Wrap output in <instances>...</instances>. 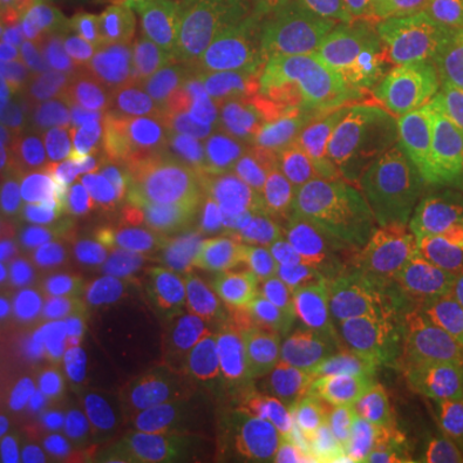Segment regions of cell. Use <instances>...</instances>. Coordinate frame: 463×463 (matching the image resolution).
I'll list each match as a JSON object with an SVG mask.
<instances>
[{"mask_svg": "<svg viewBox=\"0 0 463 463\" xmlns=\"http://www.w3.org/2000/svg\"><path fill=\"white\" fill-rule=\"evenodd\" d=\"M250 337L258 350L250 394L258 410L279 412L288 404L404 410L410 402L399 347L335 307Z\"/></svg>", "mask_w": 463, "mask_h": 463, "instance_id": "cell-1", "label": "cell"}, {"mask_svg": "<svg viewBox=\"0 0 463 463\" xmlns=\"http://www.w3.org/2000/svg\"><path fill=\"white\" fill-rule=\"evenodd\" d=\"M206 304L212 315L248 335L332 307L335 270L325 232H206Z\"/></svg>", "mask_w": 463, "mask_h": 463, "instance_id": "cell-2", "label": "cell"}, {"mask_svg": "<svg viewBox=\"0 0 463 463\" xmlns=\"http://www.w3.org/2000/svg\"><path fill=\"white\" fill-rule=\"evenodd\" d=\"M350 118L389 132L438 67L463 50V0H358Z\"/></svg>", "mask_w": 463, "mask_h": 463, "instance_id": "cell-3", "label": "cell"}, {"mask_svg": "<svg viewBox=\"0 0 463 463\" xmlns=\"http://www.w3.org/2000/svg\"><path fill=\"white\" fill-rule=\"evenodd\" d=\"M268 18L281 33L288 72L347 109L358 65V3L288 0Z\"/></svg>", "mask_w": 463, "mask_h": 463, "instance_id": "cell-4", "label": "cell"}, {"mask_svg": "<svg viewBox=\"0 0 463 463\" xmlns=\"http://www.w3.org/2000/svg\"><path fill=\"white\" fill-rule=\"evenodd\" d=\"M167 137L219 183L265 163V93L255 85L206 88Z\"/></svg>", "mask_w": 463, "mask_h": 463, "instance_id": "cell-5", "label": "cell"}, {"mask_svg": "<svg viewBox=\"0 0 463 463\" xmlns=\"http://www.w3.org/2000/svg\"><path fill=\"white\" fill-rule=\"evenodd\" d=\"M286 446L309 463H368L392 443L402 410L288 404L279 412Z\"/></svg>", "mask_w": 463, "mask_h": 463, "instance_id": "cell-6", "label": "cell"}, {"mask_svg": "<svg viewBox=\"0 0 463 463\" xmlns=\"http://www.w3.org/2000/svg\"><path fill=\"white\" fill-rule=\"evenodd\" d=\"M39 47L54 80L78 85L111 65H139V39L124 24L88 3H70L44 29Z\"/></svg>", "mask_w": 463, "mask_h": 463, "instance_id": "cell-7", "label": "cell"}, {"mask_svg": "<svg viewBox=\"0 0 463 463\" xmlns=\"http://www.w3.org/2000/svg\"><path fill=\"white\" fill-rule=\"evenodd\" d=\"M389 147L392 142L383 132L347 121L273 167L297 185L325 224L340 196Z\"/></svg>", "mask_w": 463, "mask_h": 463, "instance_id": "cell-8", "label": "cell"}, {"mask_svg": "<svg viewBox=\"0 0 463 463\" xmlns=\"http://www.w3.org/2000/svg\"><path fill=\"white\" fill-rule=\"evenodd\" d=\"M124 196L134 209H155L188 222H216L222 212V183L188 157L170 137L142 152Z\"/></svg>", "mask_w": 463, "mask_h": 463, "instance_id": "cell-9", "label": "cell"}, {"mask_svg": "<svg viewBox=\"0 0 463 463\" xmlns=\"http://www.w3.org/2000/svg\"><path fill=\"white\" fill-rule=\"evenodd\" d=\"M26 343L47 350L70 340H88L99 327L80 265L50 260L32 268L18 291Z\"/></svg>", "mask_w": 463, "mask_h": 463, "instance_id": "cell-10", "label": "cell"}, {"mask_svg": "<svg viewBox=\"0 0 463 463\" xmlns=\"http://www.w3.org/2000/svg\"><path fill=\"white\" fill-rule=\"evenodd\" d=\"M216 222L260 234L325 232L312 203L273 165H260L222 183V212Z\"/></svg>", "mask_w": 463, "mask_h": 463, "instance_id": "cell-11", "label": "cell"}, {"mask_svg": "<svg viewBox=\"0 0 463 463\" xmlns=\"http://www.w3.org/2000/svg\"><path fill=\"white\" fill-rule=\"evenodd\" d=\"M196 36L206 88H263L270 67V32L260 14L250 8H227L209 18Z\"/></svg>", "mask_w": 463, "mask_h": 463, "instance_id": "cell-12", "label": "cell"}, {"mask_svg": "<svg viewBox=\"0 0 463 463\" xmlns=\"http://www.w3.org/2000/svg\"><path fill=\"white\" fill-rule=\"evenodd\" d=\"M347 121L353 118L345 106L283 72L265 88V163L279 165Z\"/></svg>", "mask_w": 463, "mask_h": 463, "instance_id": "cell-13", "label": "cell"}, {"mask_svg": "<svg viewBox=\"0 0 463 463\" xmlns=\"http://www.w3.org/2000/svg\"><path fill=\"white\" fill-rule=\"evenodd\" d=\"M139 149L111 139H96L83 147H67L44 185H50L54 206L67 212L88 201L124 194L139 165Z\"/></svg>", "mask_w": 463, "mask_h": 463, "instance_id": "cell-14", "label": "cell"}, {"mask_svg": "<svg viewBox=\"0 0 463 463\" xmlns=\"http://www.w3.org/2000/svg\"><path fill=\"white\" fill-rule=\"evenodd\" d=\"M60 260L85 265L111 252H142L139 214L124 194L67 209L57 234Z\"/></svg>", "mask_w": 463, "mask_h": 463, "instance_id": "cell-15", "label": "cell"}, {"mask_svg": "<svg viewBox=\"0 0 463 463\" xmlns=\"http://www.w3.org/2000/svg\"><path fill=\"white\" fill-rule=\"evenodd\" d=\"M389 142H463V50L446 60L389 127Z\"/></svg>", "mask_w": 463, "mask_h": 463, "instance_id": "cell-16", "label": "cell"}, {"mask_svg": "<svg viewBox=\"0 0 463 463\" xmlns=\"http://www.w3.org/2000/svg\"><path fill=\"white\" fill-rule=\"evenodd\" d=\"M332 307L343 315L358 319L365 327L381 332L399 350L410 347V337H412L410 291H404V286L394 276L371 268L337 265Z\"/></svg>", "mask_w": 463, "mask_h": 463, "instance_id": "cell-17", "label": "cell"}, {"mask_svg": "<svg viewBox=\"0 0 463 463\" xmlns=\"http://www.w3.org/2000/svg\"><path fill=\"white\" fill-rule=\"evenodd\" d=\"M132 67L134 65L100 67L96 72H90L75 90L83 100L96 132L103 139L147 152L165 134L157 132L132 103L129 88H127V75Z\"/></svg>", "mask_w": 463, "mask_h": 463, "instance_id": "cell-18", "label": "cell"}, {"mask_svg": "<svg viewBox=\"0 0 463 463\" xmlns=\"http://www.w3.org/2000/svg\"><path fill=\"white\" fill-rule=\"evenodd\" d=\"M42 392L50 407H83L111 394V361L90 340L42 350Z\"/></svg>", "mask_w": 463, "mask_h": 463, "instance_id": "cell-19", "label": "cell"}, {"mask_svg": "<svg viewBox=\"0 0 463 463\" xmlns=\"http://www.w3.org/2000/svg\"><path fill=\"white\" fill-rule=\"evenodd\" d=\"M410 347L456 345L463 337V273L435 265L417 273L410 288Z\"/></svg>", "mask_w": 463, "mask_h": 463, "instance_id": "cell-20", "label": "cell"}, {"mask_svg": "<svg viewBox=\"0 0 463 463\" xmlns=\"http://www.w3.org/2000/svg\"><path fill=\"white\" fill-rule=\"evenodd\" d=\"M410 392L420 394L450 430H463V345L402 347Z\"/></svg>", "mask_w": 463, "mask_h": 463, "instance_id": "cell-21", "label": "cell"}, {"mask_svg": "<svg viewBox=\"0 0 463 463\" xmlns=\"http://www.w3.org/2000/svg\"><path fill=\"white\" fill-rule=\"evenodd\" d=\"M145 297L167 309L194 307L206 297V248L203 240L175 242L157 255H142Z\"/></svg>", "mask_w": 463, "mask_h": 463, "instance_id": "cell-22", "label": "cell"}, {"mask_svg": "<svg viewBox=\"0 0 463 463\" xmlns=\"http://www.w3.org/2000/svg\"><path fill=\"white\" fill-rule=\"evenodd\" d=\"M325 240L330 245L332 258L337 265L353 268H371L389 273L394 279H407L420 270L425 252L402 250L392 245L381 234L376 222L358 219V222H337L325 227Z\"/></svg>", "mask_w": 463, "mask_h": 463, "instance_id": "cell-23", "label": "cell"}, {"mask_svg": "<svg viewBox=\"0 0 463 463\" xmlns=\"http://www.w3.org/2000/svg\"><path fill=\"white\" fill-rule=\"evenodd\" d=\"M163 365L173 376L175 386L181 389L188 407H194L196 412L222 420L237 404H242L234 394V386H232L227 371L199 345L167 347V353L163 355Z\"/></svg>", "mask_w": 463, "mask_h": 463, "instance_id": "cell-24", "label": "cell"}, {"mask_svg": "<svg viewBox=\"0 0 463 463\" xmlns=\"http://www.w3.org/2000/svg\"><path fill=\"white\" fill-rule=\"evenodd\" d=\"M85 281L99 325L127 322L145 301L139 252H111L85 265Z\"/></svg>", "mask_w": 463, "mask_h": 463, "instance_id": "cell-25", "label": "cell"}, {"mask_svg": "<svg viewBox=\"0 0 463 463\" xmlns=\"http://www.w3.org/2000/svg\"><path fill=\"white\" fill-rule=\"evenodd\" d=\"M39 347L18 345L0 365V422L11 432H32L44 420V392L39 376Z\"/></svg>", "mask_w": 463, "mask_h": 463, "instance_id": "cell-26", "label": "cell"}, {"mask_svg": "<svg viewBox=\"0 0 463 463\" xmlns=\"http://www.w3.org/2000/svg\"><path fill=\"white\" fill-rule=\"evenodd\" d=\"M392 149L425 199H432L438 206L463 199V142L397 145Z\"/></svg>", "mask_w": 463, "mask_h": 463, "instance_id": "cell-27", "label": "cell"}, {"mask_svg": "<svg viewBox=\"0 0 463 463\" xmlns=\"http://www.w3.org/2000/svg\"><path fill=\"white\" fill-rule=\"evenodd\" d=\"M0 245L29 268L50 263L57 250L54 214L26 194L0 196Z\"/></svg>", "mask_w": 463, "mask_h": 463, "instance_id": "cell-28", "label": "cell"}, {"mask_svg": "<svg viewBox=\"0 0 463 463\" xmlns=\"http://www.w3.org/2000/svg\"><path fill=\"white\" fill-rule=\"evenodd\" d=\"M139 57L157 72L167 75L173 83L183 85L194 99L203 85V72L199 62V36L181 26H155L139 39Z\"/></svg>", "mask_w": 463, "mask_h": 463, "instance_id": "cell-29", "label": "cell"}, {"mask_svg": "<svg viewBox=\"0 0 463 463\" xmlns=\"http://www.w3.org/2000/svg\"><path fill=\"white\" fill-rule=\"evenodd\" d=\"M194 343L227 371L234 394L240 402H245L252 394L255 371H258V350L248 332L230 322H222L209 309V315L201 317L199 335Z\"/></svg>", "mask_w": 463, "mask_h": 463, "instance_id": "cell-30", "label": "cell"}, {"mask_svg": "<svg viewBox=\"0 0 463 463\" xmlns=\"http://www.w3.org/2000/svg\"><path fill=\"white\" fill-rule=\"evenodd\" d=\"M188 402L175 386L165 365H149L134 381L132 399L127 407V428L163 432L175 428L185 417Z\"/></svg>", "mask_w": 463, "mask_h": 463, "instance_id": "cell-31", "label": "cell"}, {"mask_svg": "<svg viewBox=\"0 0 463 463\" xmlns=\"http://www.w3.org/2000/svg\"><path fill=\"white\" fill-rule=\"evenodd\" d=\"M0 149L14 160L32 188L50 181L52 170L57 167L65 145L60 137L44 124V118L5 124L0 121Z\"/></svg>", "mask_w": 463, "mask_h": 463, "instance_id": "cell-32", "label": "cell"}, {"mask_svg": "<svg viewBox=\"0 0 463 463\" xmlns=\"http://www.w3.org/2000/svg\"><path fill=\"white\" fill-rule=\"evenodd\" d=\"M127 88L139 114L160 134H167L170 127H175L194 103V93H188L183 85L173 83L167 75L157 70H145L139 65L129 70Z\"/></svg>", "mask_w": 463, "mask_h": 463, "instance_id": "cell-33", "label": "cell"}, {"mask_svg": "<svg viewBox=\"0 0 463 463\" xmlns=\"http://www.w3.org/2000/svg\"><path fill=\"white\" fill-rule=\"evenodd\" d=\"M42 430L47 440L60 448H78V450H99L114 440L124 425L114 417H103L88 407H52L44 412Z\"/></svg>", "mask_w": 463, "mask_h": 463, "instance_id": "cell-34", "label": "cell"}, {"mask_svg": "<svg viewBox=\"0 0 463 463\" xmlns=\"http://www.w3.org/2000/svg\"><path fill=\"white\" fill-rule=\"evenodd\" d=\"M39 96H42L39 106H42L44 124L60 137V142L65 147H83V145H90L96 139H103L96 132L90 116L85 111L83 100L72 85L52 78L50 83L42 88Z\"/></svg>", "mask_w": 463, "mask_h": 463, "instance_id": "cell-35", "label": "cell"}, {"mask_svg": "<svg viewBox=\"0 0 463 463\" xmlns=\"http://www.w3.org/2000/svg\"><path fill=\"white\" fill-rule=\"evenodd\" d=\"M446 438L448 428L443 417L412 392L404 432L399 440V463H448Z\"/></svg>", "mask_w": 463, "mask_h": 463, "instance_id": "cell-36", "label": "cell"}, {"mask_svg": "<svg viewBox=\"0 0 463 463\" xmlns=\"http://www.w3.org/2000/svg\"><path fill=\"white\" fill-rule=\"evenodd\" d=\"M88 340L99 347L109 361L124 365L129 371L145 368L152 361L155 350L163 347L157 330L139 317H132L127 322H116V325H99Z\"/></svg>", "mask_w": 463, "mask_h": 463, "instance_id": "cell-37", "label": "cell"}, {"mask_svg": "<svg viewBox=\"0 0 463 463\" xmlns=\"http://www.w3.org/2000/svg\"><path fill=\"white\" fill-rule=\"evenodd\" d=\"M70 0H0L3 8V42L11 50L39 44L44 29Z\"/></svg>", "mask_w": 463, "mask_h": 463, "instance_id": "cell-38", "label": "cell"}, {"mask_svg": "<svg viewBox=\"0 0 463 463\" xmlns=\"http://www.w3.org/2000/svg\"><path fill=\"white\" fill-rule=\"evenodd\" d=\"M139 232H142V255H157L175 242L185 240H206L209 227L203 222H188L175 216L155 212V209H139Z\"/></svg>", "mask_w": 463, "mask_h": 463, "instance_id": "cell-39", "label": "cell"}, {"mask_svg": "<svg viewBox=\"0 0 463 463\" xmlns=\"http://www.w3.org/2000/svg\"><path fill=\"white\" fill-rule=\"evenodd\" d=\"M50 70L44 62V54L42 47L33 44V47H24V50H14V54L8 57L5 70H3V83L16 85L24 88L29 93H42V88L50 83Z\"/></svg>", "mask_w": 463, "mask_h": 463, "instance_id": "cell-40", "label": "cell"}, {"mask_svg": "<svg viewBox=\"0 0 463 463\" xmlns=\"http://www.w3.org/2000/svg\"><path fill=\"white\" fill-rule=\"evenodd\" d=\"M42 463H142V443L127 440V443L116 446L114 450H106V453L65 448V450L50 453Z\"/></svg>", "mask_w": 463, "mask_h": 463, "instance_id": "cell-41", "label": "cell"}, {"mask_svg": "<svg viewBox=\"0 0 463 463\" xmlns=\"http://www.w3.org/2000/svg\"><path fill=\"white\" fill-rule=\"evenodd\" d=\"M24 343L26 335H24V312L18 294L5 283H0V353L8 355Z\"/></svg>", "mask_w": 463, "mask_h": 463, "instance_id": "cell-42", "label": "cell"}, {"mask_svg": "<svg viewBox=\"0 0 463 463\" xmlns=\"http://www.w3.org/2000/svg\"><path fill=\"white\" fill-rule=\"evenodd\" d=\"M36 118H42V106L33 93L16 85L0 83V121L21 124V121H36Z\"/></svg>", "mask_w": 463, "mask_h": 463, "instance_id": "cell-43", "label": "cell"}, {"mask_svg": "<svg viewBox=\"0 0 463 463\" xmlns=\"http://www.w3.org/2000/svg\"><path fill=\"white\" fill-rule=\"evenodd\" d=\"M440 237H443V248H446L448 258L456 263L458 270H463V199L453 201L446 209Z\"/></svg>", "mask_w": 463, "mask_h": 463, "instance_id": "cell-44", "label": "cell"}, {"mask_svg": "<svg viewBox=\"0 0 463 463\" xmlns=\"http://www.w3.org/2000/svg\"><path fill=\"white\" fill-rule=\"evenodd\" d=\"M194 463H309L298 456H276V453H237V456H224V453H203Z\"/></svg>", "mask_w": 463, "mask_h": 463, "instance_id": "cell-45", "label": "cell"}, {"mask_svg": "<svg viewBox=\"0 0 463 463\" xmlns=\"http://www.w3.org/2000/svg\"><path fill=\"white\" fill-rule=\"evenodd\" d=\"M29 181L24 178V173L18 165L0 149V196H21L29 194Z\"/></svg>", "mask_w": 463, "mask_h": 463, "instance_id": "cell-46", "label": "cell"}, {"mask_svg": "<svg viewBox=\"0 0 463 463\" xmlns=\"http://www.w3.org/2000/svg\"><path fill=\"white\" fill-rule=\"evenodd\" d=\"M29 273H32V268L24 263L21 258H16L14 252H8V250L0 245V283H5L8 288H14V291H21V286L26 283L29 279Z\"/></svg>", "mask_w": 463, "mask_h": 463, "instance_id": "cell-47", "label": "cell"}, {"mask_svg": "<svg viewBox=\"0 0 463 463\" xmlns=\"http://www.w3.org/2000/svg\"><path fill=\"white\" fill-rule=\"evenodd\" d=\"M250 8L255 11V14H260V16H268L270 11H276L279 5L283 3H288V0H248Z\"/></svg>", "mask_w": 463, "mask_h": 463, "instance_id": "cell-48", "label": "cell"}, {"mask_svg": "<svg viewBox=\"0 0 463 463\" xmlns=\"http://www.w3.org/2000/svg\"><path fill=\"white\" fill-rule=\"evenodd\" d=\"M0 463H21L18 453L14 448H8L3 440H0Z\"/></svg>", "mask_w": 463, "mask_h": 463, "instance_id": "cell-49", "label": "cell"}, {"mask_svg": "<svg viewBox=\"0 0 463 463\" xmlns=\"http://www.w3.org/2000/svg\"><path fill=\"white\" fill-rule=\"evenodd\" d=\"M5 62H8V54H5V47L0 44V78H3V70H5Z\"/></svg>", "mask_w": 463, "mask_h": 463, "instance_id": "cell-50", "label": "cell"}, {"mask_svg": "<svg viewBox=\"0 0 463 463\" xmlns=\"http://www.w3.org/2000/svg\"><path fill=\"white\" fill-rule=\"evenodd\" d=\"M368 463H399V461H386V458H373V461Z\"/></svg>", "mask_w": 463, "mask_h": 463, "instance_id": "cell-51", "label": "cell"}, {"mask_svg": "<svg viewBox=\"0 0 463 463\" xmlns=\"http://www.w3.org/2000/svg\"><path fill=\"white\" fill-rule=\"evenodd\" d=\"M0 36H3V8H0Z\"/></svg>", "mask_w": 463, "mask_h": 463, "instance_id": "cell-52", "label": "cell"}, {"mask_svg": "<svg viewBox=\"0 0 463 463\" xmlns=\"http://www.w3.org/2000/svg\"><path fill=\"white\" fill-rule=\"evenodd\" d=\"M70 3H85V0H70Z\"/></svg>", "mask_w": 463, "mask_h": 463, "instance_id": "cell-53", "label": "cell"}]
</instances>
